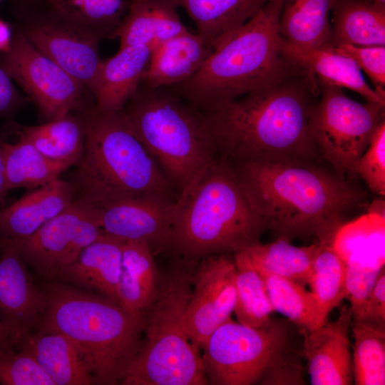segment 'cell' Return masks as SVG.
Returning a JSON list of instances; mask_svg holds the SVG:
<instances>
[{"label": "cell", "mask_w": 385, "mask_h": 385, "mask_svg": "<svg viewBox=\"0 0 385 385\" xmlns=\"http://www.w3.org/2000/svg\"><path fill=\"white\" fill-rule=\"evenodd\" d=\"M16 6L17 31L91 93L102 61L99 44L104 36L61 14L46 0Z\"/></svg>", "instance_id": "11"}, {"label": "cell", "mask_w": 385, "mask_h": 385, "mask_svg": "<svg viewBox=\"0 0 385 385\" xmlns=\"http://www.w3.org/2000/svg\"><path fill=\"white\" fill-rule=\"evenodd\" d=\"M280 51L288 62L312 73L319 83L351 90L366 101L385 106V98L366 82L355 62L337 52L334 47H302L282 38Z\"/></svg>", "instance_id": "21"}, {"label": "cell", "mask_w": 385, "mask_h": 385, "mask_svg": "<svg viewBox=\"0 0 385 385\" xmlns=\"http://www.w3.org/2000/svg\"><path fill=\"white\" fill-rule=\"evenodd\" d=\"M123 242L104 233L60 270L53 281L98 293L118 303L117 288Z\"/></svg>", "instance_id": "20"}, {"label": "cell", "mask_w": 385, "mask_h": 385, "mask_svg": "<svg viewBox=\"0 0 385 385\" xmlns=\"http://www.w3.org/2000/svg\"><path fill=\"white\" fill-rule=\"evenodd\" d=\"M10 128L21 138L34 145L48 158L75 166L84 148L85 130L80 113L37 125H23L11 122Z\"/></svg>", "instance_id": "28"}, {"label": "cell", "mask_w": 385, "mask_h": 385, "mask_svg": "<svg viewBox=\"0 0 385 385\" xmlns=\"http://www.w3.org/2000/svg\"><path fill=\"white\" fill-rule=\"evenodd\" d=\"M334 48L354 61L369 76L374 89L385 98V46L340 44Z\"/></svg>", "instance_id": "39"}, {"label": "cell", "mask_w": 385, "mask_h": 385, "mask_svg": "<svg viewBox=\"0 0 385 385\" xmlns=\"http://www.w3.org/2000/svg\"><path fill=\"white\" fill-rule=\"evenodd\" d=\"M370 190L385 194V120L376 129L371 141L354 169Z\"/></svg>", "instance_id": "38"}, {"label": "cell", "mask_w": 385, "mask_h": 385, "mask_svg": "<svg viewBox=\"0 0 385 385\" xmlns=\"http://www.w3.org/2000/svg\"><path fill=\"white\" fill-rule=\"evenodd\" d=\"M85 130L82 155L71 182L76 200L98 210L130 199L175 203L179 194L140 140L123 111L80 113Z\"/></svg>", "instance_id": "3"}, {"label": "cell", "mask_w": 385, "mask_h": 385, "mask_svg": "<svg viewBox=\"0 0 385 385\" xmlns=\"http://www.w3.org/2000/svg\"><path fill=\"white\" fill-rule=\"evenodd\" d=\"M319 85L301 71L205 113L215 156L234 162L314 165L322 161L310 133Z\"/></svg>", "instance_id": "1"}, {"label": "cell", "mask_w": 385, "mask_h": 385, "mask_svg": "<svg viewBox=\"0 0 385 385\" xmlns=\"http://www.w3.org/2000/svg\"><path fill=\"white\" fill-rule=\"evenodd\" d=\"M350 307H342L337 319L312 330L301 329L302 355L312 385H350L354 382L350 351Z\"/></svg>", "instance_id": "16"}, {"label": "cell", "mask_w": 385, "mask_h": 385, "mask_svg": "<svg viewBox=\"0 0 385 385\" xmlns=\"http://www.w3.org/2000/svg\"><path fill=\"white\" fill-rule=\"evenodd\" d=\"M352 371L356 385L385 384V329L351 320Z\"/></svg>", "instance_id": "35"}, {"label": "cell", "mask_w": 385, "mask_h": 385, "mask_svg": "<svg viewBox=\"0 0 385 385\" xmlns=\"http://www.w3.org/2000/svg\"><path fill=\"white\" fill-rule=\"evenodd\" d=\"M44 289L47 306L38 331L67 337L94 384L121 382L140 348L145 314L61 282L51 281Z\"/></svg>", "instance_id": "5"}, {"label": "cell", "mask_w": 385, "mask_h": 385, "mask_svg": "<svg viewBox=\"0 0 385 385\" xmlns=\"http://www.w3.org/2000/svg\"><path fill=\"white\" fill-rule=\"evenodd\" d=\"M152 50L147 45L125 46L101 61L91 91L98 111L115 113L124 108L143 81Z\"/></svg>", "instance_id": "18"}, {"label": "cell", "mask_w": 385, "mask_h": 385, "mask_svg": "<svg viewBox=\"0 0 385 385\" xmlns=\"http://www.w3.org/2000/svg\"><path fill=\"white\" fill-rule=\"evenodd\" d=\"M235 278L234 262L223 253L202 258L184 314L185 331L199 349L234 312Z\"/></svg>", "instance_id": "14"}, {"label": "cell", "mask_w": 385, "mask_h": 385, "mask_svg": "<svg viewBox=\"0 0 385 385\" xmlns=\"http://www.w3.org/2000/svg\"><path fill=\"white\" fill-rule=\"evenodd\" d=\"M0 384L54 385L26 350H0Z\"/></svg>", "instance_id": "37"}, {"label": "cell", "mask_w": 385, "mask_h": 385, "mask_svg": "<svg viewBox=\"0 0 385 385\" xmlns=\"http://www.w3.org/2000/svg\"><path fill=\"white\" fill-rule=\"evenodd\" d=\"M21 240L0 239V322L18 343L39 327L47 306L44 287L36 284L21 255Z\"/></svg>", "instance_id": "15"}, {"label": "cell", "mask_w": 385, "mask_h": 385, "mask_svg": "<svg viewBox=\"0 0 385 385\" xmlns=\"http://www.w3.org/2000/svg\"><path fill=\"white\" fill-rule=\"evenodd\" d=\"M76 199L71 181L60 178L30 190L9 205L0 209V236L26 239L66 209Z\"/></svg>", "instance_id": "19"}, {"label": "cell", "mask_w": 385, "mask_h": 385, "mask_svg": "<svg viewBox=\"0 0 385 385\" xmlns=\"http://www.w3.org/2000/svg\"><path fill=\"white\" fill-rule=\"evenodd\" d=\"M214 48L197 32L188 31L155 46L143 76L150 88L169 87L193 75Z\"/></svg>", "instance_id": "22"}, {"label": "cell", "mask_w": 385, "mask_h": 385, "mask_svg": "<svg viewBox=\"0 0 385 385\" xmlns=\"http://www.w3.org/2000/svg\"><path fill=\"white\" fill-rule=\"evenodd\" d=\"M188 274L175 270L163 277L145 315V338L120 384L205 385L200 349L184 326L190 294Z\"/></svg>", "instance_id": "8"}, {"label": "cell", "mask_w": 385, "mask_h": 385, "mask_svg": "<svg viewBox=\"0 0 385 385\" xmlns=\"http://www.w3.org/2000/svg\"><path fill=\"white\" fill-rule=\"evenodd\" d=\"M214 49L272 0H174Z\"/></svg>", "instance_id": "24"}, {"label": "cell", "mask_w": 385, "mask_h": 385, "mask_svg": "<svg viewBox=\"0 0 385 385\" xmlns=\"http://www.w3.org/2000/svg\"><path fill=\"white\" fill-rule=\"evenodd\" d=\"M12 38L11 26L0 19V53L6 51L10 48Z\"/></svg>", "instance_id": "44"}, {"label": "cell", "mask_w": 385, "mask_h": 385, "mask_svg": "<svg viewBox=\"0 0 385 385\" xmlns=\"http://www.w3.org/2000/svg\"><path fill=\"white\" fill-rule=\"evenodd\" d=\"M123 111L179 195L215 157L205 113L168 87L141 83Z\"/></svg>", "instance_id": "7"}, {"label": "cell", "mask_w": 385, "mask_h": 385, "mask_svg": "<svg viewBox=\"0 0 385 385\" xmlns=\"http://www.w3.org/2000/svg\"><path fill=\"white\" fill-rule=\"evenodd\" d=\"M236 300L234 312L237 322L260 328L272 320L273 312L262 276L252 265L246 250L234 253Z\"/></svg>", "instance_id": "32"}, {"label": "cell", "mask_w": 385, "mask_h": 385, "mask_svg": "<svg viewBox=\"0 0 385 385\" xmlns=\"http://www.w3.org/2000/svg\"><path fill=\"white\" fill-rule=\"evenodd\" d=\"M283 1L267 3L216 47L193 75L168 88L196 108L209 113L302 71L288 62L280 51L279 23Z\"/></svg>", "instance_id": "4"}, {"label": "cell", "mask_w": 385, "mask_h": 385, "mask_svg": "<svg viewBox=\"0 0 385 385\" xmlns=\"http://www.w3.org/2000/svg\"><path fill=\"white\" fill-rule=\"evenodd\" d=\"M318 242L309 246L296 247L284 237L270 243L257 242L246 250L259 272L288 278L304 286L308 284L313 259Z\"/></svg>", "instance_id": "31"}, {"label": "cell", "mask_w": 385, "mask_h": 385, "mask_svg": "<svg viewBox=\"0 0 385 385\" xmlns=\"http://www.w3.org/2000/svg\"><path fill=\"white\" fill-rule=\"evenodd\" d=\"M18 339L14 334L0 322V350H16Z\"/></svg>", "instance_id": "42"}, {"label": "cell", "mask_w": 385, "mask_h": 385, "mask_svg": "<svg viewBox=\"0 0 385 385\" xmlns=\"http://www.w3.org/2000/svg\"><path fill=\"white\" fill-rule=\"evenodd\" d=\"M319 85V98L310 115L311 136L321 158L339 178L346 180V175H355L356 163L376 129L385 120V106L359 103L342 88Z\"/></svg>", "instance_id": "10"}, {"label": "cell", "mask_w": 385, "mask_h": 385, "mask_svg": "<svg viewBox=\"0 0 385 385\" xmlns=\"http://www.w3.org/2000/svg\"><path fill=\"white\" fill-rule=\"evenodd\" d=\"M174 0H130L129 7L112 38L120 48L158 44L189 31L181 21Z\"/></svg>", "instance_id": "23"}, {"label": "cell", "mask_w": 385, "mask_h": 385, "mask_svg": "<svg viewBox=\"0 0 385 385\" xmlns=\"http://www.w3.org/2000/svg\"><path fill=\"white\" fill-rule=\"evenodd\" d=\"M308 284L327 322L329 313L347 297L346 262L334 245L318 242Z\"/></svg>", "instance_id": "34"}, {"label": "cell", "mask_w": 385, "mask_h": 385, "mask_svg": "<svg viewBox=\"0 0 385 385\" xmlns=\"http://www.w3.org/2000/svg\"><path fill=\"white\" fill-rule=\"evenodd\" d=\"M259 273L264 279L273 311L306 331H312L326 322L312 292L288 278L265 272Z\"/></svg>", "instance_id": "33"}, {"label": "cell", "mask_w": 385, "mask_h": 385, "mask_svg": "<svg viewBox=\"0 0 385 385\" xmlns=\"http://www.w3.org/2000/svg\"><path fill=\"white\" fill-rule=\"evenodd\" d=\"M159 280L149 245L142 241L123 242L117 288L118 304L128 310L143 313L155 297Z\"/></svg>", "instance_id": "26"}, {"label": "cell", "mask_w": 385, "mask_h": 385, "mask_svg": "<svg viewBox=\"0 0 385 385\" xmlns=\"http://www.w3.org/2000/svg\"><path fill=\"white\" fill-rule=\"evenodd\" d=\"M18 349L28 351L54 385L94 384L74 346L61 333L31 332L17 344Z\"/></svg>", "instance_id": "25"}, {"label": "cell", "mask_w": 385, "mask_h": 385, "mask_svg": "<svg viewBox=\"0 0 385 385\" xmlns=\"http://www.w3.org/2000/svg\"><path fill=\"white\" fill-rule=\"evenodd\" d=\"M288 337L285 326L272 319L253 328L229 318L217 328L201 348L208 384L251 385L266 374L285 355Z\"/></svg>", "instance_id": "9"}, {"label": "cell", "mask_w": 385, "mask_h": 385, "mask_svg": "<svg viewBox=\"0 0 385 385\" xmlns=\"http://www.w3.org/2000/svg\"><path fill=\"white\" fill-rule=\"evenodd\" d=\"M175 203L130 199L100 210L105 234L122 241H142L152 250L168 247L175 213Z\"/></svg>", "instance_id": "17"}, {"label": "cell", "mask_w": 385, "mask_h": 385, "mask_svg": "<svg viewBox=\"0 0 385 385\" xmlns=\"http://www.w3.org/2000/svg\"><path fill=\"white\" fill-rule=\"evenodd\" d=\"M103 234L98 210L75 200L22 240L21 252L26 265L38 275L53 281L60 270Z\"/></svg>", "instance_id": "13"}, {"label": "cell", "mask_w": 385, "mask_h": 385, "mask_svg": "<svg viewBox=\"0 0 385 385\" xmlns=\"http://www.w3.org/2000/svg\"><path fill=\"white\" fill-rule=\"evenodd\" d=\"M0 239H1V237H0Z\"/></svg>", "instance_id": "47"}, {"label": "cell", "mask_w": 385, "mask_h": 385, "mask_svg": "<svg viewBox=\"0 0 385 385\" xmlns=\"http://www.w3.org/2000/svg\"><path fill=\"white\" fill-rule=\"evenodd\" d=\"M266 230L229 162L215 156L180 195L168 247L195 260L245 250Z\"/></svg>", "instance_id": "6"}, {"label": "cell", "mask_w": 385, "mask_h": 385, "mask_svg": "<svg viewBox=\"0 0 385 385\" xmlns=\"http://www.w3.org/2000/svg\"><path fill=\"white\" fill-rule=\"evenodd\" d=\"M0 66L36 106L45 122L95 106L92 93L16 30Z\"/></svg>", "instance_id": "12"}, {"label": "cell", "mask_w": 385, "mask_h": 385, "mask_svg": "<svg viewBox=\"0 0 385 385\" xmlns=\"http://www.w3.org/2000/svg\"><path fill=\"white\" fill-rule=\"evenodd\" d=\"M334 0H284L279 23L286 41L302 47L331 46Z\"/></svg>", "instance_id": "29"}, {"label": "cell", "mask_w": 385, "mask_h": 385, "mask_svg": "<svg viewBox=\"0 0 385 385\" xmlns=\"http://www.w3.org/2000/svg\"><path fill=\"white\" fill-rule=\"evenodd\" d=\"M6 180L9 190H33L47 185L67 169L69 164L52 160L26 140L19 138L14 143L1 141Z\"/></svg>", "instance_id": "30"}, {"label": "cell", "mask_w": 385, "mask_h": 385, "mask_svg": "<svg viewBox=\"0 0 385 385\" xmlns=\"http://www.w3.org/2000/svg\"><path fill=\"white\" fill-rule=\"evenodd\" d=\"M33 1H35V0H14V2H15V5H16V4L28 3Z\"/></svg>", "instance_id": "46"}, {"label": "cell", "mask_w": 385, "mask_h": 385, "mask_svg": "<svg viewBox=\"0 0 385 385\" xmlns=\"http://www.w3.org/2000/svg\"><path fill=\"white\" fill-rule=\"evenodd\" d=\"M1 140H0V207H3L6 206V198L9 192L7 188L4 158L1 146Z\"/></svg>", "instance_id": "43"}, {"label": "cell", "mask_w": 385, "mask_h": 385, "mask_svg": "<svg viewBox=\"0 0 385 385\" xmlns=\"http://www.w3.org/2000/svg\"><path fill=\"white\" fill-rule=\"evenodd\" d=\"M331 46H385V6L367 0H334Z\"/></svg>", "instance_id": "27"}, {"label": "cell", "mask_w": 385, "mask_h": 385, "mask_svg": "<svg viewBox=\"0 0 385 385\" xmlns=\"http://www.w3.org/2000/svg\"><path fill=\"white\" fill-rule=\"evenodd\" d=\"M369 1L385 6V0H367Z\"/></svg>", "instance_id": "45"}, {"label": "cell", "mask_w": 385, "mask_h": 385, "mask_svg": "<svg viewBox=\"0 0 385 385\" xmlns=\"http://www.w3.org/2000/svg\"><path fill=\"white\" fill-rule=\"evenodd\" d=\"M229 163L267 229L277 237L314 236L334 245L346 216L365 202L362 190L320 164Z\"/></svg>", "instance_id": "2"}, {"label": "cell", "mask_w": 385, "mask_h": 385, "mask_svg": "<svg viewBox=\"0 0 385 385\" xmlns=\"http://www.w3.org/2000/svg\"><path fill=\"white\" fill-rule=\"evenodd\" d=\"M352 321L385 329V269L380 272L376 283L359 314Z\"/></svg>", "instance_id": "40"}, {"label": "cell", "mask_w": 385, "mask_h": 385, "mask_svg": "<svg viewBox=\"0 0 385 385\" xmlns=\"http://www.w3.org/2000/svg\"><path fill=\"white\" fill-rule=\"evenodd\" d=\"M56 11L104 36L113 32L126 14L130 0H46Z\"/></svg>", "instance_id": "36"}, {"label": "cell", "mask_w": 385, "mask_h": 385, "mask_svg": "<svg viewBox=\"0 0 385 385\" xmlns=\"http://www.w3.org/2000/svg\"><path fill=\"white\" fill-rule=\"evenodd\" d=\"M0 1H1V0H0Z\"/></svg>", "instance_id": "48"}, {"label": "cell", "mask_w": 385, "mask_h": 385, "mask_svg": "<svg viewBox=\"0 0 385 385\" xmlns=\"http://www.w3.org/2000/svg\"><path fill=\"white\" fill-rule=\"evenodd\" d=\"M0 66V119L9 118L24 105L25 99Z\"/></svg>", "instance_id": "41"}]
</instances>
